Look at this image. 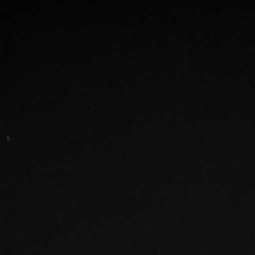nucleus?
Wrapping results in <instances>:
<instances>
[]
</instances>
